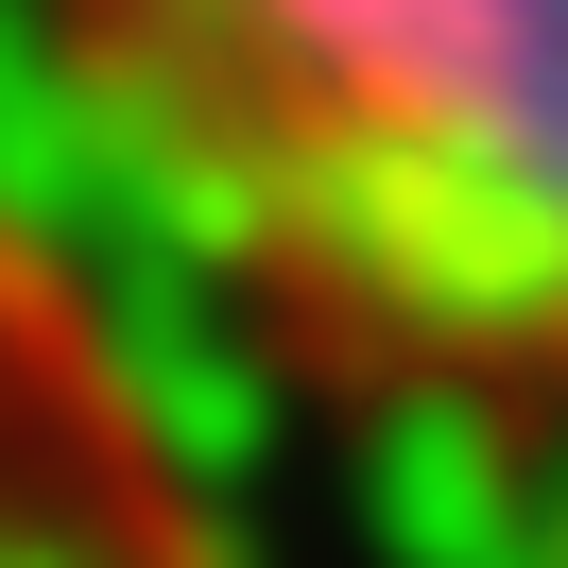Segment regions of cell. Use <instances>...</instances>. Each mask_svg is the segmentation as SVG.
<instances>
[{
	"instance_id": "7a4b0ae2",
	"label": "cell",
	"mask_w": 568,
	"mask_h": 568,
	"mask_svg": "<svg viewBox=\"0 0 568 568\" xmlns=\"http://www.w3.org/2000/svg\"><path fill=\"white\" fill-rule=\"evenodd\" d=\"M0 568H242L155 379L0 190Z\"/></svg>"
},
{
	"instance_id": "6da1fadb",
	"label": "cell",
	"mask_w": 568,
	"mask_h": 568,
	"mask_svg": "<svg viewBox=\"0 0 568 568\" xmlns=\"http://www.w3.org/2000/svg\"><path fill=\"white\" fill-rule=\"evenodd\" d=\"M36 52L258 362L568 414V0H36Z\"/></svg>"
}]
</instances>
